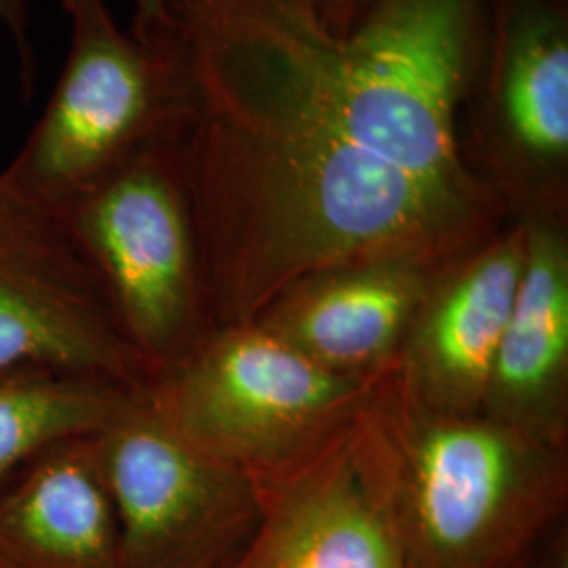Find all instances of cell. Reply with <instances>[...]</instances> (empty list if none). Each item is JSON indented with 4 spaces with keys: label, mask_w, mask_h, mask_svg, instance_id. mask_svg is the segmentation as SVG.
<instances>
[{
    "label": "cell",
    "mask_w": 568,
    "mask_h": 568,
    "mask_svg": "<svg viewBox=\"0 0 568 568\" xmlns=\"http://www.w3.org/2000/svg\"><path fill=\"white\" fill-rule=\"evenodd\" d=\"M485 23L487 0H377L349 34L318 0H163L143 41L227 326L347 265L447 272L508 227L459 148Z\"/></svg>",
    "instance_id": "cell-1"
},
{
    "label": "cell",
    "mask_w": 568,
    "mask_h": 568,
    "mask_svg": "<svg viewBox=\"0 0 568 568\" xmlns=\"http://www.w3.org/2000/svg\"><path fill=\"white\" fill-rule=\"evenodd\" d=\"M396 453L408 568H528L567 497L560 447L487 413H436L379 392Z\"/></svg>",
    "instance_id": "cell-2"
},
{
    "label": "cell",
    "mask_w": 568,
    "mask_h": 568,
    "mask_svg": "<svg viewBox=\"0 0 568 568\" xmlns=\"http://www.w3.org/2000/svg\"><path fill=\"white\" fill-rule=\"evenodd\" d=\"M375 392L371 375L318 365L260 323L203 337L142 389L166 426L255 478L307 457Z\"/></svg>",
    "instance_id": "cell-3"
},
{
    "label": "cell",
    "mask_w": 568,
    "mask_h": 568,
    "mask_svg": "<svg viewBox=\"0 0 568 568\" xmlns=\"http://www.w3.org/2000/svg\"><path fill=\"white\" fill-rule=\"evenodd\" d=\"M61 213L152 382L203 339L199 246L175 145H145Z\"/></svg>",
    "instance_id": "cell-4"
},
{
    "label": "cell",
    "mask_w": 568,
    "mask_h": 568,
    "mask_svg": "<svg viewBox=\"0 0 568 568\" xmlns=\"http://www.w3.org/2000/svg\"><path fill=\"white\" fill-rule=\"evenodd\" d=\"M459 148L516 224L567 222L568 0H487Z\"/></svg>",
    "instance_id": "cell-5"
},
{
    "label": "cell",
    "mask_w": 568,
    "mask_h": 568,
    "mask_svg": "<svg viewBox=\"0 0 568 568\" xmlns=\"http://www.w3.org/2000/svg\"><path fill=\"white\" fill-rule=\"evenodd\" d=\"M68 55L41 119L7 166L61 209L166 135L171 79L152 42L124 32L108 0H61Z\"/></svg>",
    "instance_id": "cell-6"
},
{
    "label": "cell",
    "mask_w": 568,
    "mask_h": 568,
    "mask_svg": "<svg viewBox=\"0 0 568 568\" xmlns=\"http://www.w3.org/2000/svg\"><path fill=\"white\" fill-rule=\"evenodd\" d=\"M122 568H236L262 523L253 474L185 440L143 394L93 436Z\"/></svg>",
    "instance_id": "cell-7"
},
{
    "label": "cell",
    "mask_w": 568,
    "mask_h": 568,
    "mask_svg": "<svg viewBox=\"0 0 568 568\" xmlns=\"http://www.w3.org/2000/svg\"><path fill=\"white\" fill-rule=\"evenodd\" d=\"M150 384L61 209L0 173V377Z\"/></svg>",
    "instance_id": "cell-8"
},
{
    "label": "cell",
    "mask_w": 568,
    "mask_h": 568,
    "mask_svg": "<svg viewBox=\"0 0 568 568\" xmlns=\"http://www.w3.org/2000/svg\"><path fill=\"white\" fill-rule=\"evenodd\" d=\"M525 262V225L447 270L427 293L403 342L396 392L436 413H483L497 349Z\"/></svg>",
    "instance_id": "cell-9"
},
{
    "label": "cell",
    "mask_w": 568,
    "mask_h": 568,
    "mask_svg": "<svg viewBox=\"0 0 568 568\" xmlns=\"http://www.w3.org/2000/svg\"><path fill=\"white\" fill-rule=\"evenodd\" d=\"M525 225V262L483 413L560 447L567 427V222Z\"/></svg>",
    "instance_id": "cell-10"
},
{
    "label": "cell",
    "mask_w": 568,
    "mask_h": 568,
    "mask_svg": "<svg viewBox=\"0 0 568 568\" xmlns=\"http://www.w3.org/2000/svg\"><path fill=\"white\" fill-rule=\"evenodd\" d=\"M443 274L408 262L347 265L293 286L255 323L318 365L366 375L394 358Z\"/></svg>",
    "instance_id": "cell-11"
},
{
    "label": "cell",
    "mask_w": 568,
    "mask_h": 568,
    "mask_svg": "<svg viewBox=\"0 0 568 568\" xmlns=\"http://www.w3.org/2000/svg\"><path fill=\"white\" fill-rule=\"evenodd\" d=\"M0 568H122L93 436L42 453L0 488Z\"/></svg>",
    "instance_id": "cell-12"
},
{
    "label": "cell",
    "mask_w": 568,
    "mask_h": 568,
    "mask_svg": "<svg viewBox=\"0 0 568 568\" xmlns=\"http://www.w3.org/2000/svg\"><path fill=\"white\" fill-rule=\"evenodd\" d=\"M138 396L140 389L89 377H0V488L42 453L108 429Z\"/></svg>",
    "instance_id": "cell-13"
},
{
    "label": "cell",
    "mask_w": 568,
    "mask_h": 568,
    "mask_svg": "<svg viewBox=\"0 0 568 568\" xmlns=\"http://www.w3.org/2000/svg\"><path fill=\"white\" fill-rule=\"evenodd\" d=\"M377 0H318L326 26L337 34H349L361 26Z\"/></svg>",
    "instance_id": "cell-14"
},
{
    "label": "cell",
    "mask_w": 568,
    "mask_h": 568,
    "mask_svg": "<svg viewBox=\"0 0 568 568\" xmlns=\"http://www.w3.org/2000/svg\"><path fill=\"white\" fill-rule=\"evenodd\" d=\"M28 7L30 0H0V26L20 42L26 51V28H28Z\"/></svg>",
    "instance_id": "cell-15"
},
{
    "label": "cell",
    "mask_w": 568,
    "mask_h": 568,
    "mask_svg": "<svg viewBox=\"0 0 568 568\" xmlns=\"http://www.w3.org/2000/svg\"><path fill=\"white\" fill-rule=\"evenodd\" d=\"M131 34L138 39L150 37L163 23V0H133Z\"/></svg>",
    "instance_id": "cell-16"
}]
</instances>
